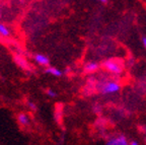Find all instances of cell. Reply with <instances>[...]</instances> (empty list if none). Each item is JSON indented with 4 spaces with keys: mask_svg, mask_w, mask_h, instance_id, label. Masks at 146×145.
<instances>
[{
    "mask_svg": "<svg viewBox=\"0 0 146 145\" xmlns=\"http://www.w3.org/2000/svg\"><path fill=\"white\" fill-rule=\"evenodd\" d=\"M96 88L102 94H113L121 89V85L115 80H102L96 84Z\"/></svg>",
    "mask_w": 146,
    "mask_h": 145,
    "instance_id": "cell-1",
    "label": "cell"
},
{
    "mask_svg": "<svg viewBox=\"0 0 146 145\" xmlns=\"http://www.w3.org/2000/svg\"><path fill=\"white\" fill-rule=\"evenodd\" d=\"M0 17H1V10H0Z\"/></svg>",
    "mask_w": 146,
    "mask_h": 145,
    "instance_id": "cell-15",
    "label": "cell"
},
{
    "mask_svg": "<svg viewBox=\"0 0 146 145\" xmlns=\"http://www.w3.org/2000/svg\"><path fill=\"white\" fill-rule=\"evenodd\" d=\"M14 61H15V63L17 64L18 66H21V68H27V61H25V59H23V57L21 56H14Z\"/></svg>",
    "mask_w": 146,
    "mask_h": 145,
    "instance_id": "cell-8",
    "label": "cell"
},
{
    "mask_svg": "<svg viewBox=\"0 0 146 145\" xmlns=\"http://www.w3.org/2000/svg\"><path fill=\"white\" fill-rule=\"evenodd\" d=\"M17 122L21 126L25 127V126L30 124V118L25 113H19L17 115Z\"/></svg>",
    "mask_w": 146,
    "mask_h": 145,
    "instance_id": "cell-6",
    "label": "cell"
},
{
    "mask_svg": "<svg viewBox=\"0 0 146 145\" xmlns=\"http://www.w3.org/2000/svg\"><path fill=\"white\" fill-rule=\"evenodd\" d=\"M92 110H94V113H100V112H102V107L100 106V104L96 102V104H94V107H92Z\"/></svg>",
    "mask_w": 146,
    "mask_h": 145,
    "instance_id": "cell-12",
    "label": "cell"
},
{
    "mask_svg": "<svg viewBox=\"0 0 146 145\" xmlns=\"http://www.w3.org/2000/svg\"><path fill=\"white\" fill-rule=\"evenodd\" d=\"M46 94L48 95L49 98H56L57 96V92L55 90H53L52 88H48V89H46Z\"/></svg>",
    "mask_w": 146,
    "mask_h": 145,
    "instance_id": "cell-10",
    "label": "cell"
},
{
    "mask_svg": "<svg viewBox=\"0 0 146 145\" xmlns=\"http://www.w3.org/2000/svg\"><path fill=\"white\" fill-rule=\"evenodd\" d=\"M27 104V107L30 108V110L32 112H36V111H38V107H36V104H35L34 102H31V100H29Z\"/></svg>",
    "mask_w": 146,
    "mask_h": 145,
    "instance_id": "cell-11",
    "label": "cell"
},
{
    "mask_svg": "<svg viewBox=\"0 0 146 145\" xmlns=\"http://www.w3.org/2000/svg\"><path fill=\"white\" fill-rule=\"evenodd\" d=\"M142 44H143V47L146 49V37H143V38H142Z\"/></svg>",
    "mask_w": 146,
    "mask_h": 145,
    "instance_id": "cell-13",
    "label": "cell"
},
{
    "mask_svg": "<svg viewBox=\"0 0 146 145\" xmlns=\"http://www.w3.org/2000/svg\"><path fill=\"white\" fill-rule=\"evenodd\" d=\"M102 67L107 71L108 73H111L113 75H120L124 70V65L122 61L117 59H109L106 60L102 64Z\"/></svg>",
    "mask_w": 146,
    "mask_h": 145,
    "instance_id": "cell-2",
    "label": "cell"
},
{
    "mask_svg": "<svg viewBox=\"0 0 146 145\" xmlns=\"http://www.w3.org/2000/svg\"><path fill=\"white\" fill-rule=\"evenodd\" d=\"M0 36L4 37V38H7V37L10 36V31L9 29L3 23H0Z\"/></svg>",
    "mask_w": 146,
    "mask_h": 145,
    "instance_id": "cell-9",
    "label": "cell"
},
{
    "mask_svg": "<svg viewBox=\"0 0 146 145\" xmlns=\"http://www.w3.org/2000/svg\"><path fill=\"white\" fill-rule=\"evenodd\" d=\"M45 72L48 73V74L53 75V76H56V77L62 76V71L60 70V69L56 68V67H47Z\"/></svg>",
    "mask_w": 146,
    "mask_h": 145,
    "instance_id": "cell-7",
    "label": "cell"
},
{
    "mask_svg": "<svg viewBox=\"0 0 146 145\" xmlns=\"http://www.w3.org/2000/svg\"><path fill=\"white\" fill-rule=\"evenodd\" d=\"M34 59L36 63H38L41 66H47L48 67L49 64H50V59L44 54H36L34 56Z\"/></svg>",
    "mask_w": 146,
    "mask_h": 145,
    "instance_id": "cell-4",
    "label": "cell"
},
{
    "mask_svg": "<svg viewBox=\"0 0 146 145\" xmlns=\"http://www.w3.org/2000/svg\"><path fill=\"white\" fill-rule=\"evenodd\" d=\"M129 145H139V144H138V142H136V141H131Z\"/></svg>",
    "mask_w": 146,
    "mask_h": 145,
    "instance_id": "cell-14",
    "label": "cell"
},
{
    "mask_svg": "<svg viewBox=\"0 0 146 145\" xmlns=\"http://www.w3.org/2000/svg\"><path fill=\"white\" fill-rule=\"evenodd\" d=\"M100 68V64L96 61H89L84 65V71L86 73H94Z\"/></svg>",
    "mask_w": 146,
    "mask_h": 145,
    "instance_id": "cell-5",
    "label": "cell"
},
{
    "mask_svg": "<svg viewBox=\"0 0 146 145\" xmlns=\"http://www.w3.org/2000/svg\"><path fill=\"white\" fill-rule=\"evenodd\" d=\"M130 142H128V139L126 138L125 135L119 134L116 136L110 137L106 142V145H129Z\"/></svg>",
    "mask_w": 146,
    "mask_h": 145,
    "instance_id": "cell-3",
    "label": "cell"
}]
</instances>
